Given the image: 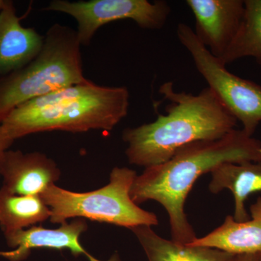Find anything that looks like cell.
I'll use <instances>...</instances> for the list:
<instances>
[{"label":"cell","instance_id":"1","mask_svg":"<svg viewBox=\"0 0 261 261\" xmlns=\"http://www.w3.org/2000/svg\"><path fill=\"white\" fill-rule=\"evenodd\" d=\"M247 161H261V142L235 128L218 140L185 146L166 162L146 168L135 178L130 197L138 205L159 202L167 211L173 241L188 245L197 238L185 211L194 184L223 163Z\"/></svg>","mask_w":261,"mask_h":261},{"label":"cell","instance_id":"2","mask_svg":"<svg viewBox=\"0 0 261 261\" xmlns=\"http://www.w3.org/2000/svg\"><path fill=\"white\" fill-rule=\"evenodd\" d=\"M159 92L170 101L166 115L152 123L125 128L130 164L148 168L171 159L178 149L197 141L215 140L235 129L238 121L209 87L198 94L176 92L167 82Z\"/></svg>","mask_w":261,"mask_h":261},{"label":"cell","instance_id":"3","mask_svg":"<svg viewBox=\"0 0 261 261\" xmlns=\"http://www.w3.org/2000/svg\"><path fill=\"white\" fill-rule=\"evenodd\" d=\"M125 87H106L89 80L55 91L15 108L1 123L13 141L39 132H111L128 115Z\"/></svg>","mask_w":261,"mask_h":261},{"label":"cell","instance_id":"4","mask_svg":"<svg viewBox=\"0 0 261 261\" xmlns=\"http://www.w3.org/2000/svg\"><path fill=\"white\" fill-rule=\"evenodd\" d=\"M81 47L74 29L61 23L49 27L42 51L32 61L0 76V125L20 105L89 81Z\"/></svg>","mask_w":261,"mask_h":261},{"label":"cell","instance_id":"5","mask_svg":"<svg viewBox=\"0 0 261 261\" xmlns=\"http://www.w3.org/2000/svg\"><path fill=\"white\" fill-rule=\"evenodd\" d=\"M137 172L115 167L106 186L94 191L75 192L53 185L41 195L51 211L50 222L61 224L68 219H89L129 228L158 226L157 216L141 208L130 192Z\"/></svg>","mask_w":261,"mask_h":261},{"label":"cell","instance_id":"6","mask_svg":"<svg viewBox=\"0 0 261 261\" xmlns=\"http://www.w3.org/2000/svg\"><path fill=\"white\" fill-rule=\"evenodd\" d=\"M178 40L190 53L196 68L228 112L243 125V130L253 135L261 122V86L228 71L218 58L196 37L187 24H178Z\"/></svg>","mask_w":261,"mask_h":261},{"label":"cell","instance_id":"7","mask_svg":"<svg viewBox=\"0 0 261 261\" xmlns=\"http://www.w3.org/2000/svg\"><path fill=\"white\" fill-rule=\"evenodd\" d=\"M44 10L73 17L78 23L79 39L84 46L90 44L98 29L117 20L129 19L148 30L162 29L171 11L167 2L163 0H53Z\"/></svg>","mask_w":261,"mask_h":261},{"label":"cell","instance_id":"8","mask_svg":"<svg viewBox=\"0 0 261 261\" xmlns=\"http://www.w3.org/2000/svg\"><path fill=\"white\" fill-rule=\"evenodd\" d=\"M195 18L196 37L220 60L238 34L245 0H187Z\"/></svg>","mask_w":261,"mask_h":261},{"label":"cell","instance_id":"9","mask_svg":"<svg viewBox=\"0 0 261 261\" xmlns=\"http://www.w3.org/2000/svg\"><path fill=\"white\" fill-rule=\"evenodd\" d=\"M88 228L85 219H75L71 222L61 224L59 228H47L42 226L5 233L8 246L13 248L10 261H23L28 258L33 249H51L69 250L74 256L84 255L89 261L98 260L89 254L82 246L80 238ZM121 261L118 254H114L109 260Z\"/></svg>","mask_w":261,"mask_h":261},{"label":"cell","instance_id":"10","mask_svg":"<svg viewBox=\"0 0 261 261\" xmlns=\"http://www.w3.org/2000/svg\"><path fill=\"white\" fill-rule=\"evenodd\" d=\"M58 165L39 152L8 150L2 164V188L18 195H41L61 177Z\"/></svg>","mask_w":261,"mask_h":261},{"label":"cell","instance_id":"11","mask_svg":"<svg viewBox=\"0 0 261 261\" xmlns=\"http://www.w3.org/2000/svg\"><path fill=\"white\" fill-rule=\"evenodd\" d=\"M44 36L20 23L13 3L0 10V76L23 68L38 56Z\"/></svg>","mask_w":261,"mask_h":261},{"label":"cell","instance_id":"12","mask_svg":"<svg viewBox=\"0 0 261 261\" xmlns=\"http://www.w3.org/2000/svg\"><path fill=\"white\" fill-rule=\"evenodd\" d=\"M250 219L243 222L226 216L219 227L188 245L211 247L233 255L261 253V197L250 206Z\"/></svg>","mask_w":261,"mask_h":261},{"label":"cell","instance_id":"13","mask_svg":"<svg viewBox=\"0 0 261 261\" xmlns=\"http://www.w3.org/2000/svg\"><path fill=\"white\" fill-rule=\"evenodd\" d=\"M211 173L209 191L219 194L229 190L234 198L233 219L243 222L250 219L245 202L251 194L261 191V161L223 163Z\"/></svg>","mask_w":261,"mask_h":261},{"label":"cell","instance_id":"14","mask_svg":"<svg viewBox=\"0 0 261 261\" xmlns=\"http://www.w3.org/2000/svg\"><path fill=\"white\" fill-rule=\"evenodd\" d=\"M148 261H233L237 255L211 248L191 246L161 238L152 226L130 228Z\"/></svg>","mask_w":261,"mask_h":261},{"label":"cell","instance_id":"15","mask_svg":"<svg viewBox=\"0 0 261 261\" xmlns=\"http://www.w3.org/2000/svg\"><path fill=\"white\" fill-rule=\"evenodd\" d=\"M40 195H18L0 189V226L8 233L37 226L50 219Z\"/></svg>","mask_w":261,"mask_h":261},{"label":"cell","instance_id":"16","mask_svg":"<svg viewBox=\"0 0 261 261\" xmlns=\"http://www.w3.org/2000/svg\"><path fill=\"white\" fill-rule=\"evenodd\" d=\"M252 57L261 65V0H245V13L236 37L219 60L226 65Z\"/></svg>","mask_w":261,"mask_h":261},{"label":"cell","instance_id":"17","mask_svg":"<svg viewBox=\"0 0 261 261\" xmlns=\"http://www.w3.org/2000/svg\"><path fill=\"white\" fill-rule=\"evenodd\" d=\"M13 142L14 141L7 136L0 125V171H1L2 164H3L5 152L11 147Z\"/></svg>","mask_w":261,"mask_h":261},{"label":"cell","instance_id":"18","mask_svg":"<svg viewBox=\"0 0 261 261\" xmlns=\"http://www.w3.org/2000/svg\"><path fill=\"white\" fill-rule=\"evenodd\" d=\"M233 261H261V253L237 255Z\"/></svg>","mask_w":261,"mask_h":261},{"label":"cell","instance_id":"19","mask_svg":"<svg viewBox=\"0 0 261 261\" xmlns=\"http://www.w3.org/2000/svg\"><path fill=\"white\" fill-rule=\"evenodd\" d=\"M8 1H3V0H0V10L3 9L7 4H8Z\"/></svg>","mask_w":261,"mask_h":261}]
</instances>
